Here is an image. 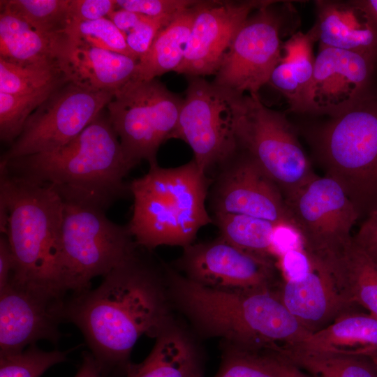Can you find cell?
<instances>
[{"label":"cell","mask_w":377,"mask_h":377,"mask_svg":"<svg viewBox=\"0 0 377 377\" xmlns=\"http://www.w3.org/2000/svg\"><path fill=\"white\" fill-rule=\"evenodd\" d=\"M161 288L156 272L135 253L104 276L98 288L66 298L63 320L80 330L103 371L126 367L140 337H157L163 330Z\"/></svg>","instance_id":"obj_1"},{"label":"cell","mask_w":377,"mask_h":377,"mask_svg":"<svg viewBox=\"0 0 377 377\" xmlns=\"http://www.w3.org/2000/svg\"><path fill=\"white\" fill-rule=\"evenodd\" d=\"M131 168L108 116L101 113L54 150L0 161V169L9 175L50 185L63 200L89 202L106 209L130 193L124 178Z\"/></svg>","instance_id":"obj_2"},{"label":"cell","mask_w":377,"mask_h":377,"mask_svg":"<svg viewBox=\"0 0 377 377\" xmlns=\"http://www.w3.org/2000/svg\"><path fill=\"white\" fill-rule=\"evenodd\" d=\"M63 207L52 186L0 169V230L14 261L10 281L65 299L69 290L60 244Z\"/></svg>","instance_id":"obj_3"},{"label":"cell","mask_w":377,"mask_h":377,"mask_svg":"<svg viewBox=\"0 0 377 377\" xmlns=\"http://www.w3.org/2000/svg\"><path fill=\"white\" fill-rule=\"evenodd\" d=\"M167 275L176 300L195 325L231 346L278 351L311 334L271 290H220L170 269Z\"/></svg>","instance_id":"obj_4"},{"label":"cell","mask_w":377,"mask_h":377,"mask_svg":"<svg viewBox=\"0 0 377 377\" xmlns=\"http://www.w3.org/2000/svg\"><path fill=\"white\" fill-rule=\"evenodd\" d=\"M209 182L193 159L175 168L149 165L128 184L134 205L128 227L136 244L151 250L193 244L199 230L213 223L205 206Z\"/></svg>","instance_id":"obj_5"},{"label":"cell","mask_w":377,"mask_h":377,"mask_svg":"<svg viewBox=\"0 0 377 377\" xmlns=\"http://www.w3.org/2000/svg\"><path fill=\"white\" fill-rule=\"evenodd\" d=\"M318 155L360 217L377 210V96L371 91L320 132Z\"/></svg>","instance_id":"obj_6"},{"label":"cell","mask_w":377,"mask_h":377,"mask_svg":"<svg viewBox=\"0 0 377 377\" xmlns=\"http://www.w3.org/2000/svg\"><path fill=\"white\" fill-rule=\"evenodd\" d=\"M63 203L61 256L69 292L77 294L90 289L91 279L133 256L138 246L128 226L107 218L106 209L84 201Z\"/></svg>","instance_id":"obj_7"},{"label":"cell","mask_w":377,"mask_h":377,"mask_svg":"<svg viewBox=\"0 0 377 377\" xmlns=\"http://www.w3.org/2000/svg\"><path fill=\"white\" fill-rule=\"evenodd\" d=\"M235 133L239 150L272 179L286 202L318 177L287 119L258 94L243 96Z\"/></svg>","instance_id":"obj_8"},{"label":"cell","mask_w":377,"mask_h":377,"mask_svg":"<svg viewBox=\"0 0 377 377\" xmlns=\"http://www.w3.org/2000/svg\"><path fill=\"white\" fill-rule=\"evenodd\" d=\"M182 101L156 79L133 78L114 91L108 117L131 168L143 160L157 163L160 146L173 138Z\"/></svg>","instance_id":"obj_9"},{"label":"cell","mask_w":377,"mask_h":377,"mask_svg":"<svg viewBox=\"0 0 377 377\" xmlns=\"http://www.w3.org/2000/svg\"><path fill=\"white\" fill-rule=\"evenodd\" d=\"M244 95L199 77L189 82L173 138L189 145L193 160L207 175L239 151L235 128Z\"/></svg>","instance_id":"obj_10"},{"label":"cell","mask_w":377,"mask_h":377,"mask_svg":"<svg viewBox=\"0 0 377 377\" xmlns=\"http://www.w3.org/2000/svg\"><path fill=\"white\" fill-rule=\"evenodd\" d=\"M286 203L305 251L329 268L353 242L350 232L360 219L355 206L325 175L316 177Z\"/></svg>","instance_id":"obj_11"},{"label":"cell","mask_w":377,"mask_h":377,"mask_svg":"<svg viewBox=\"0 0 377 377\" xmlns=\"http://www.w3.org/2000/svg\"><path fill=\"white\" fill-rule=\"evenodd\" d=\"M114 93L66 82L29 116L1 161L54 150L71 141L102 112Z\"/></svg>","instance_id":"obj_12"},{"label":"cell","mask_w":377,"mask_h":377,"mask_svg":"<svg viewBox=\"0 0 377 377\" xmlns=\"http://www.w3.org/2000/svg\"><path fill=\"white\" fill-rule=\"evenodd\" d=\"M269 5L257 10L237 31L215 73L213 83L218 87L240 95L258 94L269 81L283 45L279 20Z\"/></svg>","instance_id":"obj_13"},{"label":"cell","mask_w":377,"mask_h":377,"mask_svg":"<svg viewBox=\"0 0 377 377\" xmlns=\"http://www.w3.org/2000/svg\"><path fill=\"white\" fill-rule=\"evenodd\" d=\"M177 264L188 279L220 290H270L275 276L273 260L244 251L221 237L186 246Z\"/></svg>","instance_id":"obj_14"},{"label":"cell","mask_w":377,"mask_h":377,"mask_svg":"<svg viewBox=\"0 0 377 377\" xmlns=\"http://www.w3.org/2000/svg\"><path fill=\"white\" fill-rule=\"evenodd\" d=\"M211 193L213 214H244L296 227L277 185L244 152L219 168Z\"/></svg>","instance_id":"obj_15"},{"label":"cell","mask_w":377,"mask_h":377,"mask_svg":"<svg viewBox=\"0 0 377 377\" xmlns=\"http://www.w3.org/2000/svg\"><path fill=\"white\" fill-rule=\"evenodd\" d=\"M66 299L12 281L0 289V355L22 352L40 340L56 343Z\"/></svg>","instance_id":"obj_16"},{"label":"cell","mask_w":377,"mask_h":377,"mask_svg":"<svg viewBox=\"0 0 377 377\" xmlns=\"http://www.w3.org/2000/svg\"><path fill=\"white\" fill-rule=\"evenodd\" d=\"M377 59L337 48L320 46L304 111L337 117L367 94Z\"/></svg>","instance_id":"obj_17"},{"label":"cell","mask_w":377,"mask_h":377,"mask_svg":"<svg viewBox=\"0 0 377 377\" xmlns=\"http://www.w3.org/2000/svg\"><path fill=\"white\" fill-rule=\"evenodd\" d=\"M269 1L200 3L182 63L176 72L191 77L215 74L237 31Z\"/></svg>","instance_id":"obj_18"},{"label":"cell","mask_w":377,"mask_h":377,"mask_svg":"<svg viewBox=\"0 0 377 377\" xmlns=\"http://www.w3.org/2000/svg\"><path fill=\"white\" fill-rule=\"evenodd\" d=\"M311 260L312 269L301 279L283 281L279 297L299 322L313 333L348 313L353 306L340 295L328 269L318 260Z\"/></svg>","instance_id":"obj_19"},{"label":"cell","mask_w":377,"mask_h":377,"mask_svg":"<svg viewBox=\"0 0 377 377\" xmlns=\"http://www.w3.org/2000/svg\"><path fill=\"white\" fill-rule=\"evenodd\" d=\"M138 63V60L126 55L69 38L60 68L67 81L77 86L91 91L114 92L133 78Z\"/></svg>","instance_id":"obj_20"},{"label":"cell","mask_w":377,"mask_h":377,"mask_svg":"<svg viewBox=\"0 0 377 377\" xmlns=\"http://www.w3.org/2000/svg\"><path fill=\"white\" fill-rule=\"evenodd\" d=\"M318 18L315 27L320 46L377 59V24L355 1H318Z\"/></svg>","instance_id":"obj_21"},{"label":"cell","mask_w":377,"mask_h":377,"mask_svg":"<svg viewBox=\"0 0 377 377\" xmlns=\"http://www.w3.org/2000/svg\"><path fill=\"white\" fill-rule=\"evenodd\" d=\"M68 44L67 34L38 31L16 15L1 8V58L20 63L60 66Z\"/></svg>","instance_id":"obj_22"},{"label":"cell","mask_w":377,"mask_h":377,"mask_svg":"<svg viewBox=\"0 0 377 377\" xmlns=\"http://www.w3.org/2000/svg\"><path fill=\"white\" fill-rule=\"evenodd\" d=\"M286 348L369 357L377 350V318L370 313L348 312L325 328L311 333L301 343Z\"/></svg>","instance_id":"obj_23"},{"label":"cell","mask_w":377,"mask_h":377,"mask_svg":"<svg viewBox=\"0 0 377 377\" xmlns=\"http://www.w3.org/2000/svg\"><path fill=\"white\" fill-rule=\"evenodd\" d=\"M318 40L316 27L307 34L298 32L282 45L283 55L272 73L269 81L288 100L295 110L304 112L315 58L313 43Z\"/></svg>","instance_id":"obj_24"},{"label":"cell","mask_w":377,"mask_h":377,"mask_svg":"<svg viewBox=\"0 0 377 377\" xmlns=\"http://www.w3.org/2000/svg\"><path fill=\"white\" fill-rule=\"evenodd\" d=\"M343 300L377 318V265L353 242L329 268Z\"/></svg>","instance_id":"obj_25"},{"label":"cell","mask_w":377,"mask_h":377,"mask_svg":"<svg viewBox=\"0 0 377 377\" xmlns=\"http://www.w3.org/2000/svg\"><path fill=\"white\" fill-rule=\"evenodd\" d=\"M126 373V377H201V367L185 338L163 330L148 356L139 364H128Z\"/></svg>","instance_id":"obj_26"},{"label":"cell","mask_w":377,"mask_h":377,"mask_svg":"<svg viewBox=\"0 0 377 377\" xmlns=\"http://www.w3.org/2000/svg\"><path fill=\"white\" fill-rule=\"evenodd\" d=\"M200 3L177 15L159 31L147 53L139 59L133 79L152 80L177 71L183 61Z\"/></svg>","instance_id":"obj_27"},{"label":"cell","mask_w":377,"mask_h":377,"mask_svg":"<svg viewBox=\"0 0 377 377\" xmlns=\"http://www.w3.org/2000/svg\"><path fill=\"white\" fill-rule=\"evenodd\" d=\"M279 353L290 364L312 377H377V369L367 356L309 352L292 348Z\"/></svg>","instance_id":"obj_28"},{"label":"cell","mask_w":377,"mask_h":377,"mask_svg":"<svg viewBox=\"0 0 377 377\" xmlns=\"http://www.w3.org/2000/svg\"><path fill=\"white\" fill-rule=\"evenodd\" d=\"M212 219L220 237L226 242L253 255L273 260L275 258L272 237L276 223L237 214H215Z\"/></svg>","instance_id":"obj_29"},{"label":"cell","mask_w":377,"mask_h":377,"mask_svg":"<svg viewBox=\"0 0 377 377\" xmlns=\"http://www.w3.org/2000/svg\"><path fill=\"white\" fill-rule=\"evenodd\" d=\"M214 377H290V364L276 351L229 346Z\"/></svg>","instance_id":"obj_30"},{"label":"cell","mask_w":377,"mask_h":377,"mask_svg":"<svg viewBox=\"0 0 377 377\" xmlns=\"http://www.w3.org/2000/svg\"><path fill=\"white\" fill-rule=\"evenodd\" d=\"M64 77L59 64L20 63L0 57V92L33 94Z\"/></svg>","instance_id":"obj_31"},{"label":"cell","mask_w":377,"mask_h":377,"mask_svg":"<svg viewBox=\"0 0 377 377\" xmlns=\"http://www.w3.org/2000/svg\"><path fill=\"white\" fill-rule=\"evenodd\" d=\"M71 0H1L0 8L16 15L36 29L66 34L71 25Z\"/></svg>","instance_id":"obj_32"},{"label":"cell","mask_w":377,"mask_h":377,"mask_svg":"<svg viewBox=\"0 0 377 377\" xmlns=\"http://www.w3.org/2000/svg\"><path fill=\"white\" fill-rule=\"evenodd\" d=\"M67 82L63 77L33 94L13 95L0 92V138L13 143L21 133L29 116L58 87Z\"/></svg>","instance_id":"obj_33"},{"label":"cell","mask_w":377,"mask_h":377,"mask_svg":"<svg viewBox=\"0 0 377 377\" xmlns=\"http://www.w3.org/2000/svg\"><path fill=\"white\" fill-rule=\"evenodd\" d=\"M69 351H45L35 345L22 352L0 355V377H40L66 360Z\"/></svg>","instance_id":"obj_34"},{"label":"cell","mask_w":377,"mask_h":377,"mask_svg":"<svg viewBox=\"0 0 377 377\" xmlns=\"http://www.w3.org/2000/svg\"><path fill=\"white\" fill-rule=\"evenodd\" d=\"M66 34L72 40L137 59L129 50L124 34L108 17L72 24Z\"/></svg>","instance_id":"obj_35"},{"label":"cell","mask_w":377,"mask_h":377,"mask_svg":"<svg viewBox=\"0 0 377 377\" xmlns=\"http://www.w3.org/2000/svg\"><path fill=\"white\" fill-rule=\"evenodd\" d=\"M176 15L145 16L135 27L124 35L129 50L138 61L147 53L159 31Z\"/></svg>","instance_id":"obj_36"},{"label":"cell","mask_w":377,"mask_h":377,"mask_svg":"<svg viewBox=\"0 0 377 377\" xmlns=\"http://www.w3.org/2000/svg\"><path fill=\"white\" fill-rule=\"evenodd\" d=\"M116 9L121 8L142 15L157 17L176 15L198 3L189 0H115Z\"/></svg>","instance_id":"obj_37"},{"label":"cell","mask_w":377,"mask_h":377,"mask_svg":"<svg viewBox=\"0 0 377 377\" xmlns=\"http://www.w3.org/2000/svg\"><path fill=\"white\" fill-rule=\"evenodd\" d=\"M115 9V0H71V25L108 17Z\"/></svg>","instance_id":"obj_38"},{"label":"cell","mask_w":377,"mask_h":377,"mask_svg":"<svg viewBox=\"0 0 377 377\" xmlns=\"http://www.w3.org/2000/svg\"><path fill=\"white\" fill-rule=\"evenodd\" d=\"M277 266L284 281L296 280L306 276L313 268V261L304 248L289 250L277 258Z\"/></svg>","instance_id":"obj_39"},{"label":"cell","mask_w":377,"mask_h":377,"mask_svg":"<svg viewBox=\"0 0 377 377\" xmlns=\"http://www.w3.org/2000/svg\"><path fill=\"white\" fill-rule=\"evenodd\" d=\"M302 247L304 248L303 239L295 226L286 223L276 224L272 237V251L276 260L283 253Z\"/></svg>","instance_id":"obj_40"},{"label":"cell","mask_w":377,"mask_h":377,"mask_svg":"<svg viewBox=\"0 0 377 377\" xmlns=\"http://www.w3.org/2000/svg\"><path fill=\"white\" fill-rule=\"evenodd\" d=\"M353 239L377 265V210L365 217Z\"/></svg>","instance_id":"obj_41"},{"label":"cell","mask_w":377,"mask_h":377,"mask_svg":"<svg viewBox=\"0 0 377 377\" xmlns=\"http://www.w3.org/2000/svg\"><path fill=\"white\" fill-rule=\"evenodd\" d=\"M14 267L12 251L3 234L0 238V289L4 288L10 281Z\"/></svg>","instance_id":"obj_42"},{"label":"cell","mask_w":377,"mask_h":377,"mask_svg":"<svg viewBox=\"0 0 377 377\" xmlns=\"http://www.w3.org/2000/svg\"><path fill=\"white\" fill-rule=\"evenodd\" d=\"M144 17L134 12L117 8L108 17L125 35L135 27Z\"/></svg>","instance_id":"obj_43"},{"label":"cell","mask_w":377,"mask_h":377,"mask_svg":"<svg viewBox=\"0 0 377 377\" xmlns=\"http://www.w3.org/2000/svg\"><path fill=\"white\" fill-rule=\"evenodd\" d=\"M75 377H103V370L91 353H84Z\"/></svg>","instance_id":"obj_44"},{"label":"cell","mask_w":377,"mask_h":377,"mask_svg":"<svg viewBox=\"0 0 377 377\" xmlns=\"http://www.w3.org/2000/svg\"><path fill=\"white\" fill-rule=\"evenodd\" d=\"M355 2L360 6L377 24V0H360Z\"/></svg>","instance_id":"obj_45"},{"label":"cell","mask_w":377,"mask_h":377,"mask_svg":"<svg viewBox=\"0 0 377 377\" xmlns=\"http://www.w3.org/2000/svg\"><path fill=\"white\" fill-rule=\"evenodd\" d=\"M290 377H312L290 364Z\"/></svg>","instance_id":"obj_46"},{"label":"cell","mask_w":377,"mask_h":377,"mask_svg":"<svg viewBox=\"0 0 377 377\" xmlns=\"http://www.w3.org/2000/svg\"><path fill=\"white\" fill-rule=\"evenodd\" d=\"M369 357L372 360L377 369V350L373 353Z\"/></svg>","instance_id":"obj_47"}]
</instances>
